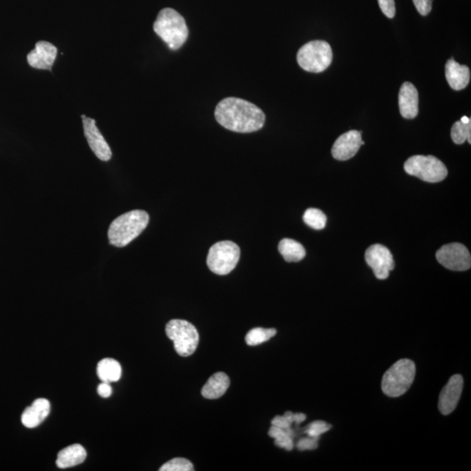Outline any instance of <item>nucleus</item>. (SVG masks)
<instances>
[{
  "label": "nucleus",
  "mask_w": 471,
  "mask_h": 471,
  "mask_svg": "<svg viewBox=\"0 0 471 471\" xmlns=\"http://www.w3.org/2000/svg\"><path fill=\"white\" fill-rule=\"evenodd\" d=\"M240 258V248L232 241H221L211 247L207 265L218 275H227L235 269Z\"/></svg>",
  "instance_id": "423d86ee"
},
{
  "label": "nucleus",
  "mask_w": 471,
  "mask_h": 471,
  "mask_svg": "<svg viewBox=\"0 0 471 471\" xmlns=\"http://www.w3.org/2000/svg\"><path fill=\"white\" fill-rule=\"evenodd\" d=\"M297 61L301 68L310 73H321L329 67L333 61V51L323 40L306 43L299 50Z\"/></svg>",
  "instance_id": "39448f33"
},
{
  "label": "nucleus",
  "mask_w": 471,
  "mask_h": 471,
  "mask_svg": "<svg viewBox=\"0 0 471 471\" xmlns=\"http://www.w3.org/2000/svg\"><path fill=\"white\" fill-rule=\"evenodd\" d=\"M363 144L364 142L361 139L360 131H348V132L341 134L335 141L333 149H332V155L336 160H349L357 154Z\"/></svg>",
  "instance_id": "ddd939ff"
},
{
  "label": "nucleus",
  "mask_w": 471,
  "mask_h": 471,
  "mask_svg": "<svg viewBox=\"0 0 471 471\" xmlns=\"http://www.w3.org/2000/svg\"><path fill=\"white\" fill-rule=\"evenodd\" d=\"M365 259L373 269L378 280L388 279L390 272L394 268L393 256L388 248L382 244H374L366 251Z\"/></svg>",
  "instance_id": "9d476101"
},
{
  "label": "nucleus",
  "mask_w": 471,
  "mask_h": 471,
  "mask_svg": "<svg viewBox=\"0 0 471 471\" xmlns=\"http://www.w3.org/2000/svg\"><path fill=\"white\" fill-rule=\"evenodd\" d=\"M97 375L99 379L103 382H118L122 376V367L118 360L107 358L98 363Z\"/></svg>",
  "instance_id": "aec40b11"
},
{
  "label": "nucleus",
  "mask_w": 471,
  "mask_h": 471,
  "mask_svg": "<svg viewBox=\"0 0 471 471\" xmlns=\"http://www.w3.org/2000/svg\"><path fill=\"white\" fill-rule=\"evenodd\" d=\"M215 118L226 130L237 133L255 132L261 130L265 122V115L260 108L236 97L226 98L219 102Z\"/></svg>",
  "instance_id": "f257e3e1"
},
{
  "label": "nucleus",
  "mask_w": 471,
  "mask_h": 471,
  "mask_svg": "<svg viewBox=\"0 0 471 471\" xmlns=\"http://www.w3.org/2000/svg\"><path fill=\"white\" fill-rule=\"evenodd\" d=\"M445 75L451 89L454 90L465 89L469 85L470 70L467 65H460L454 59H451L445 67Z\"/></svg>",
  "instance_id": "f3484780"
},
{
  "label": "nucleus",
  "mask_w": 471,
  "mask_h": 471,
  "mask_svg": "<svg viewBox=\"0 0 471 471\" xmlns=\"http://www.w3.org/2000/svg\"><path fill=\"white\" fill-rule=\"evenodd\" d=\"M461 122L463 123H469L471 122L470 118H467V116H463L461 119Z\"/></svg>",
  "instance_id": "473e14b6"
},
{
  "label": "nucleus",
  "mask_w": 471,
  "mask_h": 471,
  "mask_svg": "<svg viewBox=\"0 0 471 471\" xmlns=\"http://www.w3.org/2000/svg\"><path fill=\"white\" fill-rule=\"evenodd\" d=\"M318 441L319 440L310 437L302 438V439L298 441V450L301 451L316 450L318 444H319Z\"/></svg>",
  "instance_id": "c756f323"
},
{
  "label": "nucleus",
  "mask_w": 471,
  "mask_h": 471,
  "mask_svg": "<svg viewBox=\"0 0 471 471\" xmlns=\"http://www.w3.org/2000/svg\"><path fill=\"white\" fill-rule=\"evenodd\" d=\"M149 222V214L144 211L134 210L120 215L109 226V243L115 247L127 246L144 231Z\"/></svg>",
  "instance_id": "f03ea898"
},
{
  "label": "nucleus",
  "mask_w": 471,
  "mask_h": 471,
  "mask_svg": "<svg viewBox=\"0 0 471 471\" xmlns=\"http://www.w3.org/2000/svg\"><path fill=\"white\" fill-rule=\"evenodd\" d=\"M97 392L99 396L103 398L111 396L112 394L111 383L101 382V384L98 386Z\"/></svg>",
  "instance_id": "2f4dec72"
},
{
  "label": "nucleus",
  "mask_w": 471,
  "mask_h": 471,
  "mask_svg": "<svg viewBox=\"0 0 471 471\" xmlns=\"http://www.w3.org/2000/svg\"><path fill=\"white\" fill-rule=\"evenodd\" d=\"M331 428L332 426L327 422L323 421H315L310 423V425L306 427L305 433L308 434V437L320 440L321 434L327 432Z\"/></svg>",
  "instance_id": "bb28decb"
},
{
  "label": "nucleus",
  "mask_w": 471,
  "mask_h": 471,
  "mask_svg": "<svg viewBox=\"0 0 471 471\" xmlns=\"http://www.w3.org/2000/svg\"><path fill=\"white\" fill-rule=\"evenodd\" d=\"M277 334V330L275 328L257 327L253 328L249 333L247 334L246 341L247 345L258 346L262 344L265 341H269L270 339L275 337Z\"/></svg>",
  "instance_id": "5701e85b"
},
{
  "label": "nucleus",
  "mask_w": 471,
  "mask_h": 471,
  "mask_svg": "<svg viewBox=\"0 0 471 471\" xmlns=\"http://www.w3.org/2000/svg\"><path fill=\"white\" fill-rule=\"evenodd\" d=\"M416 10L422 16H427L432 9L433 0H413Z\"/></svg>",
  "instance_id": "7c9ffc66"
},
{
  "label": "nucleus",
  "mask_w": 471,
  "mask_h": 471,
  "mask_svg": "<svg viewBox=\"0 0 471 471\" xmlns=\"http://www.w3.org/2000/svg\"><path fill=\"white\" fill-rule=\"evenodd\" d=\"M49 413V401L44 398H39L35 400L30 407L25 408L21 416V422L27 428H36L45 421Z\"/></svg>",
  "instance_id": "dca6fc26"
},
{
  "label": "nucleus",
  "mask_w": 471,
  "mask_h": 471,
  "mask_svg": "<svg viewBox=\"0 0 471 471\" xmlns=\"http://www.w3.org/2000/svg\"><path fill=\"white\" fill-rule=\"evenodd\" d=\"M471 122L463 123L461 120L456 122L451 129V138L456 144H463L468 140L471 142Z\"/></svg>",
  "instance_id": "393cba45"
},
{
  "label": "nucleus",
  "mask_w": 471,
  "mask_h": 471,
  "mask_svg": "<svg viewBox=\"0 0 471 471\" xmlns=\"http://www.w3.org/2000/svg\"><path fill=\"white\" fill-rule=\"evenodd\" d=\"M82 118L84 134H85L89 147L99 159L103 161V162H108L112 157L111 149L102 136L100 130H99L96 120L87 118L84 115H82Z\"/></svg>",
  "instance_id": "9b49d317"
},
{
  "label": "nucleus",
  "mask_w": 471,
  "mask_h": 471,
  "mask_svg": "<svg viewBox=\"0 0 471 471\" xmlns=\"http://www.w3.org/2000/svg\"><path fill=\"white\" fill-rule=\"evenodd\" d=\"M279 251L287 262H299L306 257V249L301 243L294 239H284L280 241Z\"/></svg>",
  "instance_id": "412c9836"
},
{
  "label": "nucleus",
  "mask_w": 471,
  "mask_h": 471,
  "mask_svg": "<svg viewBox=\"0 0 471 471\" xmlns=\"http://www.w3.org/2000/svg\"><path fill=\"white\" fill-rule=\"evenodd\" d=\"M463 388V376L460 375H453L444 387L439 396L438 408L441 414L450 415L456 410V406L461 398Z\"/></svg>",
  "instance_id": "f8f14e48"
},
{
  "label": "nucleus",
  "mask_w": 471,
  "mask_h": 471,
  "mask_svg": "<svg viewBox=\"0 0 471 471\" xmlns=\"http://www.w3.org/2000/svg\"><path fill=\"white\" fill-rule=\"evenodd\" d=\"M160 471H192L194 470L191 461L185 458H174L161 467Z\"/></svg>",
  "instance_id": "a878e982"
},
{
  "label": "nucleus",
  "mask_w": 471,
  "mask_h": 471,
  "mask_svg": "<svg viewBox=\"0 0 471 471\" xmlns=\"http://www.w3.org/2000/svg\"><path fill=\"white\" fill-rule=\"evenodd\" d=\"M293 423H296V414L291 411L284 413V415L275 416L272 421V425L284 429H291Z\"/></svg>",
  "instance_id": "cd10ccee"
},
{
  "label": "nucleus",
  "mask_w": 471,
  "mask_h": 471,
  "mask_svg": "<svg viewBox=\"0 0 471 471\" xmlns=\"http://www.w3.org/2000/svg\"><path fill=\"white\" fill-rule=\"evenodd\" d=\"M303 220L306 225L314 230H322L326 227L327 217L322 211L315 209V208H310L306 211Z\"/></svg>",
  "instance_id": "b1692460"
},
{
  "label": "nucleus",
  "mask_w": 471,
  "mask_h": 471,
  "mask_svg": "<svg viewBox=\"0 0 471 471\" xmlns=\"http://www.w3.org/2000/svg\"><path fill=\"white\" fill-rule=\"evenodd\" d=\"M378 2L382 12L389 19H393L394 15H396V3H394V0H378Z\"/></svg>",
  "instance_id": "c85d7f7f"
},
{
  "label": "nucleus",
  "mask_w": 471,
  "mask_h": 471,
  "mask_svg": "<svg viewBox=\"0 0 471 471\" xmlns=\"http://www.w3.org/2000/svg\"><path fill=\"white\" fill-rule=\"evenodd\" d=\"M269 436L275 438L276 446L288 451H293L295 437L293 428L284 429L272 425L269 430Z\"/></svg>",
  "instance_id": "4be33fe9"
},
{
  "label": "nucleus",
  "mask_w": 471,
  "mask_h": 471,
  "mask_svg": "<svg viewBox=\"0 0 471 471\" xmlns=\"http://www.w3.org/2000/svg\"><path fill=\"white\" fill-rule=\"evenodd\" d=\"M230 387L228 375L218 372L213 375L206 383L202 389V394L206 399H218L224 396Z\"/></svg>",
  "instance_id": "6ab92c4d"
},
{
  "label": "nucleus",
  "mask_w": 471,
  "mask_h": 471,
  "mask_svg": "<svg viewBox=\"0 0 471 471\" xmlns=\"http://www.w3.org/2000/svg\"><path fill=\"white\" fill-rule=\"evenodd\" d=\"M401 115L406 119H414L419 112V94L416 87L410 82L403 84L399 94Z\"/></svg>",
  "instance_id": "2eb2a0df"
},
{
  "label": "nucleus",
  "mask_w": 471,
  "mask_h": 471,
  "mask_svg": "<svg viewBox=\"0 0 471 471\" xmlns=\"http://www.w3.org/2000/svg\"><path fill=\"white\" fill-rule=\"evenodd\" d=\"M437 259L441 265L451 271H467L471 266L470 251L459 243L448 244L440 248L437 253Z\"/></svg>",
  "instance_id": "1a4fd4ad"
},
{
  "label": "nucleus",
  "mask_w": 471,
  "mask_h": 471,
  "mask_svg": "<svg viewBox=\"0 0 471 471\" xmlns=\"http://www.w3.org/2000/svg\"><path fill=\"white\" fill-rule=\"evenodd\" d=\"M154 31L171 50L181 49L189 36L184 18L172 8H164L154 23Z\"/></svg>",
  "instance_id": "7ed1b4c3"
},
{
  "label": "nucleus",
  "mask_w": 471,
  "mask_h": 471,
  "mask_svg": "<svg viewBox=\"0 0 471 471\" xmlns=\"http://www.w3.org/2000/svg\"><path fill=\"white\" fill-rule=\"evenodd\" d=\"M166 334L174 342L179 356H191L196 352L199 343L196 328L187 320H172L166 326Z\"/></svg>",
  "instance_id": "0eeeda50"
},
{
  "label": "nucleus",
  "mask_w": 471,
  "mask_h": 471,
  "mask_svg": "<svg viewBox=\"0 0 471 471\" xmlns=\"http://www.w3.org/2000/svg\"><path fill=\"white\" fill-rule=\"evenodd\" d=\"M87 458V451L82 445L74 444L63 448L58 454L56 465L61 469L70 468L80 465Z\"/></svg>",
  "instance_id": "a211bd4d"
},
{
  "label": "nucleus",
  "mask_w": 471,
  "mask_h": 471,
  "mask_svg": "<svg viewBox=\"0 0 471 471\" xmlns=\"http://www.w3.org/2000/svg\"><path fill=\"white\" fill-rule=\"evenodd\" d=\"M414 361L403 359L396 361L383 375L382 389L389 397H399L410 389L415 377Z\"/></svg>",
  "instance_id": "20e7f679"
},
{
  "label": "nucleus",
  "mask_w": 471,
  "mask_h": 471,
  "mask_svg": "<svg viewBox=\"0 0 471 471\" xmlns=\"http://www.w3.org/2000/svg\"><path fill=\"white\" fill-rule=\"evenodd\" d=\"M58 49L53 44L47 42L36 43L35 49L27 54V62L32 68L52 70L56 60Z\"/></svg>",
  "instance_id": "4468645a"
},
{
  "label": "nucleus",
  "mask_w": 471,
  "mask_h": 471,
  "mask_svg": "<svg viewBox=\"0 0 471 471\" xmlns=\"http://www.w3.org/2000/svg\"><path fill=\"white\" fill-rule=\"evenodd\" d=\"M404 170L410 176L428 182H439L448 176L446 166L433 156H411L404 163Z\"/></svg>",
  "instance_id": "6e6552de"
}]
</instances>
